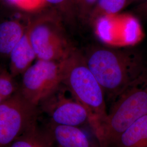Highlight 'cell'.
Segmentation results:
<instances>
[{
	"instance_id": "6da1fadb",
	"label": "cell",
	"mask_w": 147,
	"mask_h": 147,
	"mask_svg": "<svg viewBox=\"0 0 147 147\" xmlns=\"http://www.w3.org/2000/svg\"><path fill=\"white\" fill-rule=\"evenodd\" d=\"M62 84L87 111L89 126L104 147V126L108 111L105 93L87 65L83 53L74 47L59 62Z\"/></svg>"
},
{
	"instance_id": "7a4b0ae2",
	"label": "cell",
	"mask_w": 147,
	"mask_h": 147,
	"mask_svg": "<svg viewBox=\"0 0 147 147\" xmlns=\"http://www.w3.org/2000/svg\"><path fill=\"white\" fill-rule=\"evenodd\" d=\"M85 61L112 102L132 82L147 71L141 55L135 51L92 46L83 53Z\"/></svg>"
},
{
	"instance_id": "3957f363",
	"label": "cell",
	"mask_w": 147,
	"mask_h": 147,
	"mask_svg": "<svg viewBox=\"0 0 147 147\" xmlns=\"http://www.w3.org/2000/svg\"><path fill=\"white\" fill-rule=\"evenodd\" d=\"M147 115V71L129 84L111 106L104 126V147H114L123 132Z\"/></svg>"
},
{
	"instance_id": "277c9868",
	"label": "cell",
	"mask_w": 147,
	"mask_h": 147,
	"mask_svg": "<svg viewBox=\"0 0 147 147\" xmlns=\"http://www.w3.org/2000/svg\"><path fill=\"white\" fill-rule=\"evenodd\" d=\"M63 18L53 8L39 11L26 27L37 59L59 62L73 48L67 37Z\"/></svg>"
},
{
	"instance_id": "5b68a950",
	"label": "cell",
	"mask_w": 147,
	"mask_h": 147,
	"mask_svg": "<svg viewBox=\"0 0 147 147\" xmlns=\"http://www.w3.org/2000/svg\"><path fill=\"white\" fill-rule=\"evenodd\" d=\"M39 107L19 90L0 104V147H6L37 123Z\"/></svg>"
},
{
	"instance_id": "8992f818",
	"label": "cell",
	"mask_w": 147,
	"mask_h": 147,
	"mask_svg": "<svg viewBox=\"0 0 147 147\" xmlns=\"http://www.w3.org/2000/svg\"><path fill=\"white\" fill-rule=\"evenodd\" d=\"M62 84L59 62L37 59L22 74L19 90L29 102L39 107Z\"/></svg>"
},
{
	"instance_id": "52a82bcc",
	"label": "cell",
	"mask_w": 147,
	"mask_h": 147,
	"mask_svg": "<svg viewBox=\"0 0 147 147\" xmlns=\"http://www.w3.org/2000/svg\"><path fill=\"white\" fill-rule=\"evenodd\" d=\"M40 105L49 118L50 123L77 127L89 125L87 111L63 84Z\"/></svg>"
},
{
	"instance_id": "ba28073f",
	"label": "cell",
	"mask_w": 147,
	"mask_h": 147,
	"mask_svg": "<svg viewBox=\"0 0 147 147\" xmlns=\"http://www.w3.org/2000/svg\"><path fill=\"white\" fill-rule=\"evenodd\" d=\"M47 131L57 147H101L80 127L49 123Z\"/></svg>"
},
{
	"instance_id": "9c48e42d",
	"label": "cell",
	"mask_w": 147,
	"mask_h": 147,
	"mask_svg": "<svg viewBox=\"0 0 147 147\" xmlns=\"http://www.w3.org/2000/svg\"><path fill=\"white\" fill-rule=\"evenodd\" d=\"M10 73L14 78L23 74L33 62L36 53L30 42L26 31L10 53Z\"/></svg>"
},
{
	"instance_id": "30bf717a",
	"label": "cell",
	"mask_w": 147,
	"mask_h": 147,
	"mask_svg": "<svg viewBox=\"0 0 147 147\" xmlns=\"http://www.w3.org/2000/svg\"><path fill=\"white\" fill-rule=\"evenodd\" d=\"M26 27L16 20L0 23V55L9 56L26 33Z\"/></svg>"
},
{
	"instance_id": "8fae6325",
	"label": "cell",
	"mask_w": 147,
	"mask_h": 147,
	"mask_svg": "<svg viewBox=\"0 0 147 147\" xmlns=\"http://www.w3.org/2000/svg\"><path fill=\"white\" fill-rule=\"evenodd\" d=\"M114 147H147V115L123 132Z\"/></svg>"
},
{
	"instance_id": "7c38bea8",
	"label": "cell",
	"mask_w": 147,
	"mask_h": 147,
	"mask_svg": "<svg viewBox=\"0 0 147 147\" xmlns=\"http://www.w3.org/2000/svg\"><path fill=\"white\" fill-rule=\"evenodd\" d=\"M6 147H55V144L47 130H42L37 123Z\"/></svg>"
},
{
	"instance_id": "4fadbf2b",
	"label": "cell",
	"mask_w": 147,
	"mask_h": 147,
	"mask_svg": "<svg viewBox=\"0 0 147 147\" xmlns=\"http://www.w3.org/2000/svg\"><path fill=\"white\" fill-rule=\"evenodd\" d=\"M130 3V0H98L90 13L87 24L93 25L102 18L116 15Z\"/></svg>"
},
{
	"instance_id": "5bb4252c",
	"label": "cell",
	"mask_w": 147,
	"mask_h": 147,
	"mask_svg": "<svg viewBox=\"0 0 147 147\" xmlns=\"http://www.w3.org/2000/svg\"><path fill=\"white\" fill-rule=\"evenodd\" d=\"M47 5L57 11L63 20L71 22L76 18L74 9L73 0H44Z\"/></svg>"
},
{
	"instance_id": "9a60e30c",
	"label": "cell",
	"mask_w": 147,
	"mask_h": 147,
	"mask_svg": "<svg viewBox=\"0 0 147 147\" xmlns=\"http://www.w3.org/2000/svg\"><path fill=\"white\" fill-rule=\"evenodd\" d=\"M11 73L0 69V95L7 100L18 91L17 86Z\"/></svg>"
},
{
	"instance_id": "2e32d148",
	"label": "cell",
	"mask_w": 147,
	"mask_h": 147,
	"mask_svg": "<svg viewBox=\"0 0 147 147\" xmlns=\"http://www.w3.org/2000/svg\"><path fill=\"white\" fill-rule=\"evenodd\" d=\"M98 0H73L76 18L82 23H87L90 13Z\"/></svg>"
},
{
	"instance_id": "e0dca14e",
	"label": "cell",
	"mask_w": 147,
	"mask_h": 147,
	"mask_svg": "<svg viewBox=\"0 0 147 147\" xmlns=\"http://www.w3.org/2000/svg\"><path fill=\"white\" fill-rule=\"evenodd\" d=\"M11 5L22 11L35 12L42 11L47 5L44 0H5Z\"/></svg>"
},
{
	"instance_id": "ac0fdd59",
	"label": "cell",
	"mask_w": 147,
	"mask_h": 147,
	"mask_svg": "<svg viewBox=\"0 0 147 147\" xmlns=\"http://www.w3.org/2000/svg\"><path fill=\"white\" fill-rule=\"evenodd\" d=\"M137 15L147 18V0L141 2L134 9Z\"/></svg>"
},
{
	"instance_id": "d6986e66",
	"label": "cell",
	"mask_w": 147,
	"mask_h": 147,
	"mask_svg": "<svg viewBox=\"0 0 147 147\" xmlns=\"http://www.w3.org/2000/svg\"><path fill=\"white\" fill-rule=\"evenodd\" d=\"M141 1L143 2V1H146V0H130V2H134V1Z\"/></svg>"
},
{
	"instance_id": "ffe728a7",
	"label": "cell",
	"mask_w": 147,
	"mask_h": 147,
	"mask_svg": "<svg viewBox=\"0 0 147 147\" xmlns=\"http://www.w3.org/2000/svg\"><path fill=\"white\" fill-rule=\"evenodd\" d=\"M2 1V0H0V2H1V1Z\"/></svg>"
}]
</instances>
